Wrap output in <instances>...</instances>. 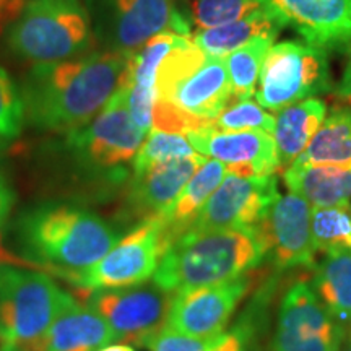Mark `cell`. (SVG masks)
<instances>
[{
    "mask_svg": "<svg viewBox=\"0 0 351 351\" xmlns=\"http://www.w3.org/2000/svg\"><path fill=\"white\" fill-rule=\"evenodd\" d=\"M200 155L189 142V138L182 134H171V132L150 130V135L145 140L137 152L132 163L134 174H140L150 169L152 166L165 163V161L179 160Z\"/></svg>",
    "mask_w": 351,
    "mask_h": 351,
    "instance_id": "f546056e",
    "label": "cell"
},
{
    "mask_svg": "<svg viewBox=\"0 0 351 351\" xmlns=\"http://www.w3.org/2000/svg\"><path fill=\"white\" fill-rule=\"evenodd\" d=\"M25 122V104L21 91L10 75L0 67V140L19 137Z\"/></svg>",
    "mask_w": 351,
    "mask_h": 351,
    "instance_id": "d6a6232c",
    "label": "cell"
},
{
    "mask_svg": "<svg viewBox=\"0 0 351 351\" xmlns=\"http://www.w3.org/2000/svg\"><path fill=\"white\" fill-rule=\"evenodd\" d=\"M330 88L326 51L307 43L285 41L271 46L263 60L256 98L263 109L278 112L298 101L327 93Z\"/></svg>",
    "mask_w": 351,
    "mask_h": 351,
    "instance_id": "52a82bcc",
    "label": "cell"
},
{
    "mask_svg": "<svg viewBox=\"0 0 351 351\" xmlns=\"http://www.w3.org/2000/svg\"><path fill=\"white\" fill-rule=\"evenodd\" d=\"M129 57L90 51L54 64H38L21 88L25 119L34 129L72 134L85 127L121 85Z\"/></svg>",
    "mask_w": 351,
    "mask_h": 351,
    "instance_id": "6da1fadb",
    "label": "cell"
},
{
    "mask_svg": "<svg viewBox=\"0 0 351 351\" xmlns=\"http://www.w3.org/2000/svg\"><path fill=\"white\" fill-rule=\"evenodd\" d=\"M219 337L199 339V337L186 335V333L176 332L173 328L163 327L145 341L143 346H147L150 351H210L219 340Z\"/></svg>",
    "mask_w": 351,
    "mask_h": 351,
    "instance_id": "e575fe53",
    "label": "cell"
},
{
    "mask_svg": "<svg viewBox=\"0 0 351 351\" xmlns=\"http://www.w3.org/2000/svg\"><path fill=\"white\" fill-rule=\"evenodd\" d=\"M258 8V0H192L189 25H194L197 32L217 28L243 20Z\"/></svg>",
    "mask_w": 351,
    "mask_h": 351,
    "instance_id": "4dcf8cb0",
    "label": "cell"
},
{
    "mask_svg": "<svg viewBox=\"0 0 351 351\" xmlns=\"http://www.w3.org/2000/svg\"><path fill=\"white\" fill-rule=\"evenodd\" d=\"M232 98L231 83L223 57H208L192 75L182 80L168 98L176 108L199 119L212 122Z\"/></svg>",
    "mask_w": 351,
    "mask_h": 351,
    "instance_id": "ffe728a7",
    "label": "cell"
},
{
    "mask_svg": "<svg viewBox=\"0 0 351 351\" xmlns=\"http://www.w3.org/2000/svg\"><path fill=\"white\" fill-rule=\"evenodd\" d=\"M93 34L106 51L135 54L156 34L191 36V25L176 10L174 0H86Z\"/></svg>",
    "mask_w": 351,
    "mask_h": 351,
    "instance_id": "ba28073f",
    "label": "cell"
},
{
    "mask_svg": "<svg viewBox=\"0 0 351 351\" xmlns=\"http://www.w3.org/2000/svg\"><path fill=\"white\" fill-rule=\"evenodd\" d=\"M245 341H247V335H245L244 327L239 326L232 328L231 332L223 333L210 351H245Z\"/></svg>",
    "mask_w": 351,
    "mask_h": 351,
    "instance_id": "d590c367",
    "label": "cell"
},
{
    "mask_svg": "<svg viewBox=\"0 0 351 351\" xmlns=\"http://www.w3.org/2000/svg\"><path fill=\"white\" fill-rule=\"evenodd\" d=\"M283 178L289 191L314 207H333L351 200V166L293 163Z\"/></svg>",
    "mask_w": 351,
    "mask_h": 351,
    "instance_id": "7402d4cb",
    "label": "cell"
},
{
    "mask_svg": "<svg viewBox=\"0 0 351 351\" xmlns=\"http://www.w3.org/2000/svg\"><path fill=\"white\" fill-rule=\"evenodd\" d=\"M313 208L304 197L289 192L278 195L262 221L271 257L280 270L311 267L315 247L311 228Z\"/></svg>",
    "mask_w": 351,
    "mask_h": 351,
    "instance_id": "2e32d148",
    "label": "cell"
},
{
    "mask_svg": "<svg viewBox=\"0 0 351 351\" xmlns=\"http://www.w3.org/2000/svg\"><path fill=\"white\" fill-rule=\"evenodd\" d=\"M117 228L91 210L47 202L26 210L16 223V243L25 257L47 269L82 274L119 243Z\"/></svg>",
    "mask_w": 351,
    "mask_h": 351,
    "instance_id": "7a4b0ae2",
    "label": "cell"
},
{
    "mask_svg": "<svg viewBox=\"0 0 351 351\" xmlns=\"http://www.w3.org/2000/svg\"><path fill=\"white\" fill-rule=\"evenodd\" d=\"M311 285L341 326L351 327V251L327 254Z\"/></svg>",
    "mask_w": 351,
    "mask_h": 351,
    "instance_id": "d4e9b609",
    "label": "cell"
},
{
    "mask_svg": "<svg viewBox=\"0 0 351 351\" xmlns=\"http://www.w3.org/2000/svg\"><path fill=\"white\" fill-rule=\"evenodd\" d=\"M207 56L200 51L192 36L179 34L169 54L165 57L156 75V99H166L174 88L205 62Z\"/></svg>",
    "mask_w": 351,
    "mask_h": 351,
    "instance_id": "f1b7e54d",
    "label": "cell"
},
{
    "mask_svg": "<svg viewBox=\"0 0 351 351\" xmlns=\"http://www.w3.org/2000/svg\"><path fill=\"white\" fill-rule=\"evenodd\" d=\"M205 161L207 158L202 155L179 158L134 174L127 195L130 217L137 218L138 223L160 217Z\"/></svg>",
    "mask_w": 351,
    "mask_h": 351,
    "instance_id": "e0dca14e",
    "label": "cell"
},
{
    "mask_svg": "<svg viewBox=\"0 0 351 351\" xmlns=\"http://www.w3.org/2000/svg\"><path fill=\"white\" fill-rule=\"evenodd\" d=\"M282 29L283 26L278 23V20H275L263 8H258L249 16L234 21V23L195 32L192 39L205 56L226 57L232 51L239 49L241 46L257 38L276 39Z\"/></svg>",
    "mask_w": 351,
    "mask_h": 351,
    "instance_id": "cb8c5ba5",
    "label": "cell"
},
{
    "mask_svg": "<svg viewBox=\"0 0 351 351\" xmlns=\"http://www.w3.org/2000/svg\"><path fill=\"white\" fill-rule=\"evenodd\" d=\"M0 351H21V350H16V348H10V346H2V350Z\"/></svg>",
    "mask_w": 351,
    "mask_h": 351,
    "instance_id": "60d3db41",
    "label": "cell"
},
{
    "mask_svg": "<svg viewBox=\"0 0 351 351\" xmlns=\"http://www.w3.org/2000/svg\"><path fill=\"white\" fill-rule=\"evenodd\" d=\"M326 116L327 106L319 98L298 101L276 112L271 137L275 140L280 165L287 168L295 163L322 125Z\"/></svg>",
    "mask_w": 351,
    "mask_h": 351,
    "instance_id": "603a6c76",
    "label": "cell"
},
{
    "mask_svg": "<svg viewBox=\"0 0 351 351\" xmlns=\"http://www.w3.org/2000/svg\"><path fill=\"white\" fill-rule=\"evenodd\" d=\"M251 285L252 275L245 274L213 287L174 293L165 327L199 339L219 337Z\"/></svg>",
    "mask_w": 351,
    "mask_h": 351,
    "instance_id": "4fadbf2b",
    "label": "cell"
},
{
    "mask_svg": "<svg viewBox=\"0 0 351 351\" xmlns=\"http://www.w3.org/2000/svg\"><path fill=\"white\" fill-rule=\"evenodd\" d=\"M278 199V184L271 176L230 173L215 189L189 231H217L252 228L269 215Z\"/></svg>",
    "mask_w": 351,
    "mask_h": 351,
    "instance_id": "7c38bea8",
    "label": "cell"
},
{
    "mask_svg": "<svg viewBox=\"0 0 351 351\" xmlns=\"http://www.w3.org/2000/svg\"><path fill=\"white\" fill-rule=\"evenodd\" d=\"M269 252L262 223L241 230L187 231L165 251L153 283L173 295L213 287L249 274Z\"/></svg>",
    "mask_w": 351,
    "mask_h": 351,
    "instance_id": "3957f363",
    "label": "cell"
},
{
    "mask_svg": "<svg viewBox=\"0 0 351 351\" xmlns=\"http://www.w3.org/2000/svg\"><path fill=\"white\" fill-rule=\"evenodd\" d=\"M208 125H212V122L191 116V114L184 112L182 109L176 108L169 101L156 99L155 108H153L152 130L187 135Z\"/></svg>",
    "mask_w": 351,
    "mask_h": 351,
    "instance_id": "836d02e7",
    "label": "cell"
},
{
    "mask_svg": "<svg viewBox=\"0 0 351 351\" xmlns=\"http://www.w3.org/2000/svg\"><path fill=\"white\" fill-rule=\"evenodd\" d=\"M295 163L351 166V109H333L326 116Z\"/></svg>",
    "mask_w": 351,
    "mask_h": 351,
    "instance_id": "484cf974",
    "label": "cell"
},
{
    "mask_svg": "<svg viewBox=\"0 0 351 351\" xmlns=\"http://www.w3.org/2000/svg\"><path fill=\"white\" fill-rule=\"evenodd\" d=\"M165 251L160 219H145L98 263L70 278L88 291L134 287L152 278Z\"/></svg>",
    "mask_w": 351,
    "mask_h": 351,
    "instance_id": "30bf717a",
    "label": "cell"
},
{
    "mask_svg": "<svg viewBox=\"0 0 351 351\" xmlns=\"http://www.w3.org/2000/svg\"><path fill=\"white\" fill-rule=\"evenodd\" d=\"M5 43L12 54L34 65L86 54L95 43L86 0H28Z\"/></svg>",
    "mask_w": 351,
    "mask_h": 351,
    "instance_id": "277c9868",
    "label": "cell"
},
{
    "mask_svg": "<svg viewBox=\"0 0 351 351\" xmlns=\"http://www.w3.org/2000/svg\"><path fill=\"white\" fill-rule=\"evenodd\" d=\"M226 174V165L210 158L195 171V174L186 184L181 194L176 197L173 204L160 217H156L160 219L166 249L194 226L204 205L207 204L210 195L221 184Z\"/></svg>",
    "mask_w": 351,
    "mask_h": 351,
    "instance_id": "44dd1931",
    "label": "cell"
},
{
    "mask_svg": "<svg viewBox=\"0 0 351 351\" xmlns=\"http://www.w3.org/2000/svg\"><path fill=\"white\" fill-rule=\"evenodd\" d=\"M340 351H351V328L346 330L345 340H343V343H341Z\"/></svg>",
    "mask_w": 351,
    "mask_h": 351,
    "instance_id": "ab89813d",
    "label": "cell"
},
{
    "mask_svg": "<svg viewBox=\"0 0 351 351\" xmlns=\"http://www.w3.org/2000/svg\"><path fill=\"white\" fill-rule=\"evenodd\" d=\"M278 23L317 47L351 43V0H258Z\"/></svg>",
    "mask_w": 351,
    "mask_h": 351,
    "instance_id": "5bb4252c",
    "label": "cell"
},
{
    "mask_svg": "<svg viewBox=\"0 0 351 351\" xmlns=\"http://www.w3.org/2000/svg\"><path fill=\"white\" fill-rule=\"evenodd\" d=\"M173 293L158 285L99 289L88 296V306L93 307L116 333L117 341L143 345L166 326Z\"/></svg>",
    "mask_w": 351,
    "mask_h": 351,
    "instance_id": "8fae6325",
    "label": "cell"
},
{
    "mask_svg": "<svg viewBox=\"0 0 351 351\" xmlns=\"http://www.w3.org/2000/svg\"><path fill=\"white\" fill-rule=\"evenodd\" d=\"M96 351H137V350H135V346L132 345H108L104 346V348H99Z\"/></svg>",
    "mask_w": 351,
    "mask_h": 351,
    "instance_id": "f35d334b",
    "label": "cell"
},
{
    "mask_svg": "<svg viewBox=\"0 0 351 351\" xmlns=\"http://www.w3.org/2000/svg\"><path fill=\"white\" fill-rule=\"evenodd\" d=\"M179 34L165 32L156 34L129 57L121 86L125 88L127 109L140 129L152 130L153 108L156 103V75L165 57L173 49Z\"/></svg>",
    "mask_w": 351,
    "mask_h": 351,
    "instance_id": "ac0fdd59",
    "label": "cell"
},
{
    "mask_svg": "<svg viewBox=\"0 0 351 351\" xmlns=\"http://www.w3.org/2000/svg\"><path fill=\"white\" fill-rule=\"evenodd\" d=\"M274 41L275 38H257L223 57L230 77L232 98L249 99L256 95L263 60L274 46Z\"/></svg>",
    "mask_w": 351,
    "mask_h": 351,
    "instance_id": "4316f807",
    "label": "cell"
},
{
    "mask_svg": "<svg viewBox=\"0 0 351 351\" xmlns=\"http://www.w3.org/2000/svg\"><path fill=\"white\" fill-rule=\"evenodd\" d=\"M145 135L147 132L132 119L125 88L119 85L93 119L67 135V148L90 178L117 186L129 179V165L134 163Z\"/></svg>",
    "mask_w": 351,
    "mask_h": 351,
    "instance_id": "5b68a950",
    "label": "cell"
},
{
    "mask_svg": "<svg viewBox=\"0 0 351 351\" xmlns=\"http://www.w3.org/2000/svg\"><path fill=\"white\" fill-rule=\"evenodd\" d=\"M339 95L341 99H345L346 103L351 104V57H350V62L346 65L343 77H341V82L339 85Z\"/></svg>",
    "mask_w": 351,
    "mask_h": 351,
    "instance_id": "74e56055",
    "label": "cell"
},
{
    "mask_svg": "<svg viewBox=\"0 0 351 351\" xmlns=\"http://www.w3.org/2000/svg\"><path fill=\"white\" fill-rule=\"evenodd\" d=\"M70 295L38 270L0 263V341L33 351Z\"/></svg>",
    "mask_w": 351,
    "mask_h": 351,
    "instance_id": "8992f818",
    "label": "cell"
},
{
    "mask_svg": "<svg viewBox=\"0 0 351 351\" xmlns=\"http://www.w3.org/2000/svg\"><path fill=\"white\" fill-rule=\"evenodd\" d=\"M186 137L197 153L226 165L230 173L271 176L282 166L275 140L267 132H218L208 125Z\"/></svg>",
    "mask_w": 351,
    "mask_h": 351,
    "instance_id": "9a60e30c",
    "label": "cell"
},
{
    "mask_svg": "<svg viewBox=\"0 0 351 351\" xmlns=\"http://www.w3.org/2000/svg\"><path fill=\"white\" fill-rule=\"evenodd\" d=\"M212 127L218 132H252L261 130L274 134L275 117L263 109L257 101L236 99L212 121Z\"/></svg>",
    "mask_w": 351,
    "mask_h": 351,
    "instance_id": "1f68e13d",
    "label": "cell"
},
{
    "mask_svg": "<svg viewBox=\"0 0 351 351\" xmlns=\"http://www.w3.org/2000/svg\"><path fill=\"white\" fill-rule=\"evenodd\" d=\"M112 341H117L116 333L106 319L69 296L33 351H96Z\"/></svg>",
    "mask_w": 351,
    "mask_h": 351,
    "instance_id": "d6986e66",
    "label": "cell"
},
{
    "mask_svg": "<svg viewBox=\"0 0 351 351\" xmlns=\"http://www.w3.org/2000/svg\"><path fill=\"white\" fill-rule=\"evenodd\" d=\"M13 202H15V195H13L10 184H8L5 176L0 171V230H2V226L5 225V221L8 219Z\"/></svg>",
    "mask_w": 351,
    "mask_h": 351,
    "instance_id": "8d00e7d4",
    "label": "cell"
},
{
    "mask_svg": "<svg viewBox=\"0 0 351 351\" xmlns=\"http://www.w3.org/2000/svg\"><path fill=\"white\" fill-rule=\"evenodd\" d=\"M346 330L327 306L320 301L313 285L298 280L280 301L274 351H340Z\"/></svg>",
    "mask_w": 351,
    "mask_h": 351,
    "instance_id": "9c48e42d",
    "label": "cell"
},
{
    "mask_svg": "<svg viewBox=\"0 0 351 351\" xmlns=\"http://www.w3.org/2000/svg\"><path fill=\"white\" fill-rule=\"evenodd\" d=\"M313 241L315 252L351 251V205H333V207H314Z\"/></svg>",
    "mask_w": 351,
    "mask_h": 351,
    "instance_id": "83f0119b",
    "label": "cell"
}]
</instances>
